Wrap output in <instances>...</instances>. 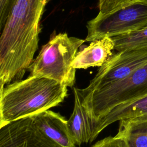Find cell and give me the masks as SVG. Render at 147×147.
<instances>
[{"label":"cell","mask_w":147,"mask_h":147,"mask_svg":"<svg viewBox=\"0 0 147 147\" xmlns=\"http://www.w3.org/2000/svg\"><path fill=\"white\" fill-rule=\"evenodd\" d=\"M49 1H15L1 30V88L21 80L33 61L40 21Z\"/></svg>","instance_id":"cell-1"},{"label":"cell","mask_w":147,"mask_h":147,"mask_svg":"<svg viewBox=\"0 0 147 147\" xmlns=\"http://www.w3.org/2000/svg\"><path fill=\"white\" fill-rule=\"evenodd\" d=\"M147 26V0H137L110 13H99L87 24L86 41L113 37Z\"/></svg>","instance_id":"cell-5"},{"label":"cell","mask_w":147,"mask_h":147,"mask_svg":"<svg viewBox=\"0 0 147 147\" xmlns=\"http://www.w3.org/2000/svg\"><path fill=\"white\" fill-rule=\"evenodd\" d=\"M147 117V95L121 103L98 121L92 122V142L99 134L111 123L122 119L138 117Z\"/></svg>","instance_id":"cell-9"},{"label":"cell","mask_w":147,"mask_h":147,"mask_svg":"<svg viewBox=\"0 0 147 147\" xmlns=\"http://www.w3.org/2000/svg\"><path fill=\"white\" fill-rule=\"evenodd\" d=\"M117 135L125 140L128 147H147V117L119 121Z\"/></svg>","instance_id":"cell-12"},{"label":"cell","mask_w":147,"mask_h":147,"mask_svg":"<svg viewBox=\"0 0 147 147\" xmlns=\"http://www.w3.org/2000/svg\"><path fill=\"white\" fill-rule=\"evenodd\" d=\"M67 86L50 78L29 75L0 89V127L62 103Z\"/></svg>","instance_id":"cell-2"},{"label":"cell","mask_w":147,"mask_h":147,"mask_svg":"<svg viewBox=\"0 0 147 147\" xmlns=\"http://www.w3.org/2000/svg\"><path fill=\"white\" fill-rule=\"evenodd\" d=\"M91 147H128L123 138L115 135L109 136L98 141Z\"/></svg>","instance_id":"cell-15"},{"label":"cell","mask_w":147,"mask_h":147,"mask_svg":"<svg viewBox=\"0 0 147 147\" xmlns=\"http://www.w3.org/2000/svg\"><path fill=\"white\" fill-rule=\"evenodd\" d=\"M67 33L54 34L42 47L38 56L28 68L30 75L55 80L69 87L75 83L76 69L72 63L78 48L85 42Z\"/></svg>","instance_id":"cell-3"},{"label":"cell","mask_w":147,"mask_h":147,"mask_svg":"<svg viewBox=\"0 0 147 147\" xmlns=\"http://www.w3.org/2000/svg\"><path fill=\"white\" fill-rule=\"evenodd\" d=\"M146 95L147 64L123 79L107 84L84 96L80 95L82 105L87 115L91 122H95L117 106Z\"/></svg>","instance_id":"cell-4"},{"label":"cell","mask_w":147,"mask_h":147,"mask_svg":"<svg viewBox=\"0 0 147 147\" xmlns=\"http://www.w3.org/2000/svg\"><path fill=\"white\" fill-rule=\"evenodd\" d=\"M111 38L114 43V49L118 52L147 48V26L129 33Z\"/></svg>","instance_id":"cell-13"},{"label":"cell","mask_w":147,"mask_h":147,"mask_svg":"<svg viewBox=\"0 0 147 147\" xmlns=\"http://www.w3.org/2000/svg\"><path fill=\"white\" fill-rule=\"evenodd\" d=\"M73 92L74 106L68 125L76 145L80 146L82 144L90 142L92 134V123L82 105L79 88L74 87Z\"/></svg>","instance_id":"cell-11"},{"label":"cell","mask_w":147,"mask_h":147,"mask_svg":"<svg viewBox=\"0 0 147 147\" xmlns=\"http://www.w3.org/2000/svg\"><path fill=\"white\" fill-rule=\"evenodd\" d=\"M16 0H0V30L3 27L7 17Z\"/></svg>","instance_id":"cell-16"},{"label":"cell","mask_w":147,"mask_h":147,"mask_svg":"<svg viewBox=\"0 0 147 147\" xmlns=\"http://www.w3.org/2000/svg\"><path fill=\"white\" fill-rule=\"evenodd\" d=\"M32 117L36 126L49 138L62 147H75L68 120L60 114L47 110Z\"/></svg>","instance_id":"cell-8"},{"label":"cell","mask_w":147,"mask_h":147,"mask_svg":"<svg viewBox=\"0 0 147 147\" xmlns=\"http://www.w3.org/2000/svg\"><path fill=\"white\" fill-rule=\"evenodd\" d=\"M147 64V48L127 49L117 52L99 67L88 86L79 91L84 96L95 90L127 76Z\"/></svg>","instance_id":"cell-6"},{"label":"cell","mask_w":147,"mask_h":147,"mask_svg":"<svg viewBox=\"0 0 147 147\" xmlns=\"http://www.w3.org/2000/svg\"><path fill=\"white\" fill-rule=\"evenodd\" d=\"M0 147H62L46 136L32 116L0 127Z\"/></svg>","instance_id":"cell-7"},{"label":"cell","mask_w":147,"mask_h":147,"mask_svg":"<svg viewBox=\"0 0 147 147\" xmlns=\"http://www.w3.org/2000/svg\"><path fill=\"white\" fill-rule=\"evenodd\" d=\"M113 49L114 43L111 37H106L92 41L88 46L78 52L72 67L76 69L100 67L113 55Z\"/></svg>","instance_id":"cell-10"},{"label":"cell","mask_w":147,"mask_h":147,"mask_svg":"<svg viewBox=\"0 0 147 147\" xmlns=\"http://www.w3.org/2000/svg\"><path fill=\"white\" fill-rule=\"evenodd\" d=\"M137 0H99V13L105 14L121 9Z\"/></svg>","instance_id":"cell-14"}]
</instances>
